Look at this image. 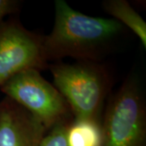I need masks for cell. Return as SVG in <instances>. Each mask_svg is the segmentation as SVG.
<instances>
[{"label":"cell","mask_w":146,"mask_h":146,"mask_svg":"<svg viewBox=\"0 0 146 146\" xmlns=\"http://www.w3.org/2000/svg\"><path fill=\"white\" fill-rule=\"evenodd\" d=\"M52 31L43 36L47 62L73 58L78 61L100 62L115 49L127 28L115 19L87 16L63 0L55 1Z\"/></svg>","instance_id":"cell-1"},{"label":"cell","mask_w":146,"mask_h":146,"mask_svg":"<svg viewBox=\"0 0 146 146\" xmlns=\"http://www.w3.org/2000/svg\"><path fill=\"white\" fill-rule=\"evenodd\" d=\"M104 146H146L145 95L136 75H129L103 110Z\"/></svg>","instance_id":"cell-3"},{"label":"cell","mask_w":146,"mask_h":146,"mask_svg":"<svg viewBox=\"0 0 146 146\" xmlns=\"http://www.w3.org/2000/svg\"><path fill=\"white\" fill-rule=\"evenodd\" d=\"M54 87L68 102L75 119L102 122L112 86L108 69L99 62L50 63Z\"/></svg>","instance_id":"cell-2"},{"label":"cell","mask_w":146,"mask_h":146,"mask_svg":"<svg viewBox=\"0 0 146 146\" xmlns=\"http://www.w3.org/2000/svg\"><path fill=\"white\" fill-rule=\"evenodd\" d=\"M43 36L28 30L16 17L0 22V87L23 71L48 69Z\"/></svg>","instance_id":"cell-5"},{"label":"cell","mask_w":146,"mask_h":146,"mask_svg":"<svg viewBox=\"0 0 146 146\" xmlns=\"http://www.w3.org/2000/svg\"><path fill=\"white\" fill-rule=\"evenodd\" d=\"M103 10L115 17L125 28L132 31L146 48V22L126 0H106L102 3Z\"/></svg>","instance_id":"cell-7"},{"label":"cell","mask_w":146,"mask_h":146,"mask_svg":"<svg viewBox=\"0 0 146 146\" xmlns=\"http://www.w3.org/2000/svg\"><path fill=\"white\" fill-rule=\"evenodd\" d=\"M0 90L35 115L47 131L74 118L63 95L37 70L29 69L16 74L3 84Z\"/></svg>","instance_id":"cell-4"},{"label":"cell","mask_w":146,"mask_h":146,"mask_svg":"<svg viewBox=\"0 0 146 146\" xmlns=\"http://www.w3.org/2000/svg\"><path fill=\"white\" fill-rule=\"evenodd\" d=\"M47 130L26 109L7 97L0 102V146H42Z\"/></svg>","instance_id":"cell-6"},{"label":"cell","mask_w":146,"mask_h":146,"mask_svg":"<svg viewBox=\"0 0 146 146\" xmlns=\"http://www.w3.org/2000/svg\"><path fill=\"white\" fill-rule=\"evenodd\" d=\"M21 2L18 0H0V22L6 16L15 15L21 10Z\"/></svg>","instance_id":"cell-9"},{"label":"cell","mask_w":146,"mask_h":146,"mask_svg":"<svg viewBox=\"0 0 146 146\" xmlns=\"http://www.w3.org/2000/svg\"><path fill=\"white\" fill-rule=\"evenodd\" d=\"M72 119L59 123L48 131L43 139L42 146H68L67 128L68 123Z\"/></svg>","instance_id":"cell-8"}]
</instances>
